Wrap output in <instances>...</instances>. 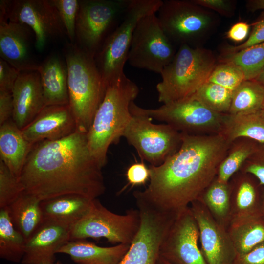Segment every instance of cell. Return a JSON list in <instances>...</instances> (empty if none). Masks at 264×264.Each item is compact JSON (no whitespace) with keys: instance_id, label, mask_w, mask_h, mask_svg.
I'll return each instance as SVG.
<instances>
[{"instance_id":"9","label":"cell","mask_w":264,"mask_h":264,"mask_svg":"<svg viewBox=\"0 0 264 264\" xmlns=\"http://www.w3.org/2000/svg\"><path fill=\"white\" fill-rule=\"evenodd\" d=\"M130 110L163 122L180 132L194 135L220 133L226 114L214 112L192 97L155 109L142 108L133 101Z\"/></svg>"},{"instance_id":"10","label":"cell","mask_w":264,"mask_h":264,"mask_svg":"<svg viewBox=\"0 0 264 264\" xmlns=\"http://www.w3.org/2000/svg\"><path fill=\"white\" fill-rule=\"evenodd\" d=\"M132 116L122 136L151 166L163 163L180 148L182 134L167 124H155L147 115L131 111Z\"/></svg>"},{"instance_id":"21","label":"cell","mask_w":264,"mask_h":264,"mask_svg":"<svg viewBox=\"0 0 264 264\" xmlns=\"http://www.w3.org/2000/svg\"><path fill=\"white\" fill-rule=\"evenodd\" d=\"M263 216L261 186L253 176L242 173L232 186L230 224Z\"/></svg>"},{"instance_id":"41","label":"cell","mask_w":264,"mask_h":264,"mask_svg":"<svg viewBox=\"0 0 264 264\" xmlns=\"http://www.w3.org/2000/svg\"><path fill=\"white\" fill-rule=\"evenodd\" d=\"M264 42V18L257 22L247 39L242 44L229 49L230 54Z\"/></svg>"},{"instance_id":"3","label":"cell","mask_w":264,"mask_h":264,"mask_svg":"<svg viewBox=\"0 0 264 264\" xmlns=\"http://www.w3.org/2000/svg\"><path fill=\"white\" fill-rule=\"evenodd\" d=\"M139 92L137 85L124 73L107 86L104 98L87 133L89 149L103 167L110 146L116 143L132 116L130 105Z\"/></svg>"},{"instance_id":"35","label":"cell","mask_w":264,"mask_h":264,"mask_svg":"<svg viewBox=\"0 0 264 264\" xmlns=\"http://www.w3.org/2000/svg\"><path fill=\"white\" fill-rule=\"evenodd\" d=\"M245 80L244 73L239 67L225 62L215 66L208 81L233 91Z\"/></svg>"},{"instance_id":"43","label":"cell","mask_w":264,"mask_h":264,"mask_svg":"<svg viewBox=\"0 0 264 264\" xmlns=\"http://www.w3.org/2000/svg\"><path fill=\"white\" fill-rule=\"evenodd\" d=\"M13 112L12 92L0 91V126L12 119Z\"/></svg>"},{"instance_id":"40","label":"cell","mask_w":264,"mask_h":264,"mask_svg":"<svg viewBox=\"0 0 264 264\" xmlns=\"http://www.w3.org/2000/svg\"><path fill=\"white\" fill-rule=\"evenodd\" d=\"M150 170L143 162L131 165L126 172L127 179L129 184L134 186L145 184L150 179Z\"/></svg>"},{"instance_id":"30","label":"cell","mask_w":264,"mask_h":264,"mask_svg":"<svg viewBox=\"0 0 264 264\" xmlns=\"http://www.w3.org/2000/svg\"><path fill=\"white\" fill-rule=\"evenodd\" d=\"M264 109V86L255 80H245L233 91L228 113H255Z\"/></svg>"},{"instance_id":"36","label":"cell","mask_w":264,"mask_h":264,"mask_svg":"<svg viewBox=\"0 0 264 264\" xmlns=\"http://www.w3.org/2000/svg\"><path fill=\"white\" fill-rule=\"evenodd\" d=\"M22 191L18 178L0 160V209L8 207Z\"/></svg>"},{"instance_id":"23","label":"cell","mask_w":264,"mask_h":264,"mask_svg":"<svg viewBox=\"0 0 264 264\" xmlns=\"http://www.w3.org/2000/svg\"><path fill=\"white\" fill-rule=\"evenodd\" d=\"M45 106L69 104L67 69L57 55L48 56L39 66Z\"/></svg>"},{"instance_id":"25","label":"cell","mask_w":264,"mask_h":264,"mask_svg":"<svg viewBox=\"0 0 264 264\" xmlns=\"http://www.w3.org/2000/svg\"><path fill=\"white\" fill-rule=\"evenodd\" d=\"M129 244L101 247L85 240H71L57 253L69 255L79 264H117L127 252Z\"/></svg>"},{"instance_id":"1","label":"cell","mask_w":264,"mask_h":264,"mask_svg":"<svg viewBox=\"0 0 264 264\" xmlns=\"http://www.w3.org/2000/svg\"><path fill=\"white\" fill-rule=\"evenodd\" d=\"M102 167L92 155L87 133L76 131L33 145L19 181L41 201L66 194L97 199L105 191Z\"/></svg>"},{"instance_id":"11","label":"cell","mask_w":264,"mask_h":264,"mask_svg":"<svg viewBox=\"0 0 264 264\" xmlns=\"http://www.w3.org/2000/svg\"><path fill=\"white\" fill-rule=\"evenodd\" d=\"M140 223L137 209L132 208L124 214H118L95 199L87 214L71 227L70 239L71 241L104 238L113 244L130 245Z\"/></svg>"},{"instance_id":"49","label":"cell","mask_w":264,"mask_h":264,"mask_svg":"<svg viewBox=\"0 0 264 264\" xmlns=\"http://www.w3.org/2000/svg\"><path fill=\"white\" fill-rule=\"evenodd\" d=\"M263 213L264 215V186H261Z\"/></svg>"},{"instance_id":"28","label":"cell","mask_w":264,"mask_h":264,"mask_svg":"<svg viewBox=\"0 0 264 264\" xmlns=\"http://www.w3.org/2000/svg\"><path fill=\"white\" fill-rule=\"evenodd\" d=\"M227 230L237 255L247 253L264 242V216L231 223Z\"/></svg>"},{"instance_id":"26","label":"cell","mask_w":264,"mask_h":264,"mask_svg":"<svg viewBox=\"0 0 264 264\" xmlns=\"http://www.w3.org/2000/svg\"><path fill=\"white\" fill-rule=\"evenodd\" d=\"M41 202L37 197L22 191L17 198L6 207L14 226L25 240L43 220Z\"/></svg>"},{"instance_id":"13","label":"cell","mask_w":264,"mask_h":264,"mask_svg":"<svg viewBox=\"0 0 264 264\" xmlns=\"http://www.w3.org/2000/svg\"><path fill=\"white\" fill-rule=\"evenodd\" d=\"M0 14L26 25L35 34L36 48L41 51L51 40L66 34L59 13L50 0H0Z\"/></svg>"},{"instance_id":"14","label":"cell","mask_w":264,"mask_h":264,"mask_svg":"<svg viewBox=\"0 0 264 264\" xmlns=\"http://www.w3.org/2000/svg\"><path fill=\"white\" fill-rule=\"evenodd\" d=\"M192 1L165 0L156 16L165 34L173 43L190 44L210 25V17Z\"/></svg>"},{"instance_id":"51","label":"cell","mask_w":264,"mask_h":264,"mask_svg":"<svg viewBox=\"0 0 264 264\" xmlns=\"http://www.w3.org/2000/svg\"><path fill=\"white\" fill-rule=\"evenodd\" d=\"M262 113H263V114L264 116V110H263V111H262Z\"/></svg>"},{"instance_id":"46","label":"cell","mask_w":264,"mask_h":264,"mask_svg":"<svg viewBox=\"0 0 264 264\" xmlns=\"http://www.w3.org/2000/svg\"><path fill=\"white\" fill-rule=\"evenodd\" d=\"M251 7L253 10H264V0H256L251 2Z\"/></svg>"},{"instance_id":"38","label":"cell","mask_w":264,"mask_h":264,"mask_svg":"<svg viewBox=\"0 0 264 264\" xmlns=\"http://www.w3.org/2000/svg\"><path fill=\"white\" fill-rule=\"evenodd\" d=\"M241 169L242 173L253 176L260 185L264 186V144L259 143L256 150L247 159Z\"/></svg>"},{"instance_id":"8","label":"cell","mask_w":264,"mask_h":264,"mask_svg":"<svg viewBox=\"0 0 264 264\" xmlns=\"http://www.w3.org/2000/svg\"><path fill=\"white\" fill-rule=\"evenodd\" d=\"M133 195L140 216L138 230L117 264H156L160 249L176 214L164 211L135 191Z\"/></svg>"},{"instance_id":"33","label":"cell","mask_w":264,"mask_h":264,"mask_svg":"<svg viewBox=\"0 0 264 264\" xmlns=\"http://www.w3.org/2000/svg\"><path fill=\"white\" fill-rule=\"evenodd\" d=\"M226 62L239 67L246 80H255L264 69V42L230 54Z\"/></svg>"},{"instance_id":"24","label":"cell","mask_w":264,"mask_h":264,"mask_svg":"<svg viewBox=\"0 0 264 264\" xmlns=\"http://www.w3.org/2000/svg\"><path fill=\"white\" fill-rule=\"evenodd\" d=\"M33 146L12 119L0 126V160L18 178Z\"/></svg>"},{"instance_id":"15","label":"cell","mask_w":264,"mask_h":264,"mask_svg":"<svg viewBox=\"0 0 264 264\" xmlns=\"http://www.w3.org/2000/svg\"><path fill=\"white\" fill-rule=\"evenodd\" d=\"M199 238L198 225L189 206L175 216L159 256L172 264H207L198 246Z\"/></svg>"},{"instance_id":"44","label":"cell","mask_w":264,"mask_h":264,"mask_svg":"<svg viewBox=\"0 0 264 264\" xmlns=\"http://www.w3.org/2000/svg\"><path fill=\"white\" fill-rule=\"evenodd\" d=\"M250 25L245 22H238L233 24L227 32V37L236 42H242L247 37Z\"/></svg>"},{"instance_id":"7","label":"cell","mask_w":264,"mask_h":264,"mask_svg":"<svg viewBox=\"0 0 264 264\" xmlns=\"http://www.w3.org/2000/svg\"><path fill=\"white\" fill-rule=\"evenodd\" d=\"M131 1L79 0L75 23L77 45L94 57L106 39L120 22Z\"/></svg>"},{"instance_id":"42","label":"cell","mask_w":264,"mask_h":264,"mask_svg":"<svg viewBox=\"0 0 264 264\" xmlns=\"http://www.w3.org/2000/svg\"><path fill=\"white\" fill-rule=\"evenodd\" d=\"M233 264H264V242L242 255H237Z\"/></svg>"},{"instance_id":"34","label":"cell","mask_w":264,"mask_h":264,"mask_svg":"<svg viewBox=\"0 0 264 264\" xmlns=\"http://www.w3.org/2000/svg\"><path fill=\"white\" fill-rule=\"evenodd\" d=\"M233 92L207 81L191 97L214 112L226 114L229 112Z\"/></svg>"},{"instance_id":"31","label":"cell","mask_w":264,"mask_h":264,"mask_svg":"<svg viewBox=\"0 0 264 264\" xmlns=\"http://www.w3.org/2000/svg\"><path fill=\"white\" fill-rule=\"evenodd\" d=\"M26 240L14 226L7 208L0 209V257L14 263L21 262Z\"/></svg>"},{"instance_id":"29","label":"cell","mask_w":264,"mask_h":264,"mask_svg":"<svg viewBox=\"0 0 264 264\" xmlns=\"http://www.w3.org/2000/svg\"><path fill=\"white\" fill-rule=\"evenodd\" d=\"M232 185L217 178L203 192L198 200L205 206L213 218L227 228L231 220Z\"/></svg>"},{"instance_id":"19","label":"cell","mask_w":264,"mask_h":264,"mask_svg":"<svg viewBox=\"0 0 264 264\" xmlns=\"http://www.w3.org/2000/svg\"><path fill=\"white\" fill-rule=\"evenodd\" d=\"M12 120L23 129L45 106L41 78L37 71L21 72L12 91Z\"/></svg>"},{"instance_id":"45","label":"cell","mask_w":264,"mask_h":264,"mask_svg":"<svg viewBox=\"0 0 264 264\" xmlns=\"http://www.w3.org/2000/svg\"><path fill=\"white\" fill-rule=\"evenodd\" d=\"M196 4L214 9L220 12H226L230 10V2L225 0H197L192 1Z\"/></svg>"},{"instance_id":"18","label":"cell","mask_w":264,"mask_h":264,"mask_svg":"<svg viewBox=\"0 0 264 264\" xmlns=\"http://www.w3.org/2000/svg\"><path fill=\"white\" fill-rule=\"evenodd\" d=\"M71 227L43 220L26 240L22 264L54 263L58 250L70 241Z\"/></svg>"},{"instance_id":"27","label":"cell","mask_w":264,"mask_h":264,"mask_svg":"<svg viewBox=\"0 0 264 264\" xmlns=\"http://www.w3.org/2000/svg\"><path fill=\"white\" fill-rule=\"evenodd\" d=\"M220 134L230 143L239 138H246L264 144L262 111L245 114L226 113Z\"/></svg>"},{"instance_id":"16","label":"cell","mask_w":264,"mask_h":264,"mask_svg":"<svg viewBox=\"0 0 264 264\" xmlns=\"http://www.w3.org/2000/svg\"><path fill=\"white\" fill-rule=\"evenodd\" d=\"M190 207L198 225L200 250L207 264H233L237 253L227 228L213 218L199 200Z\"/></svg>"},{"instance_id":"47","label":"cell","mask_w":264,"mask_h":264,"mask_svg":"<svg viewBox=\"0 0 264 264\" xmlns=\"http://www.w3.org/2000/svg\"><path fill=\"white\" fill-rule=\"evenodd\" d=\"M255 80L264 86V69Z\"/></svg>"},{"instance_id":"32","label":"cell","mask_w":264,"mask_h":264,"mask_svg":"<svg viewBox=\"0 0 264 264\" xmlns=\"http://www.w3.org/2000/svg\"><path fill=\"white\" fill-rule=\"evenodd\" d=\"M259 143L246 138H239L232 142L226 155L220 165L217 179L220 182L228 183L231 176L241 169L255 152Z\"/></svg>"},{"instance_id":"17","label":"cell","mask_w":264,"mask_h":264,"mask_svg":"<svg viewBox=\"0 0 264 264\" xmlns=\"http://www.w3.org/2000/svg\"><path fill=\"white\" fill-rule=\"evenodd\" d=\"M32 144L45 140H56L77 131V126L69 105L47 106L34 119L21 130Z\"/></svg>"},{"instance_id":"50","label":"cell","mask_w":264,"mask_h":264,"mask_svg":"<svg viewBox=\"0 0 264 264\" xmlns=\"http://www.w3.org/2000/svg\"><path fill=\"white\" fill-rule=\"evenodd\" d=\"M63 264L60 263H57L54 264V263H44V264Z\"/></svg>"},{"instance_id":"39","label":"cell","mask_w":264,"mask_h":264,"mask_svg":"<svg viewBox=\"0 0 264 264\" xmlns=\"http://www.w3.org/2000/svg\"><path fill=\"white\" fill-rule=\"evenodd\" d=\"M20 72L0 58V91L12 92Z\"/></svg>"},{"instance_id":"37","label":"cell","mask_w":264,"mask_h":264,"mask_svg":"<svg viewBox=\"0 0 264 264\" xmlns=\"http://www.w3.org/2000/svg\"><path fill=\"white\" fill-rule=\"evenodd\" d=\"M57 10L71 43L75 39V23L79 7L77 0H51Z\"/></svg>"},{"instance_id":"12","label":"cell","mask_w":264,"mask_h":264,"mask_svg":"<svg viewBox=\"0 0 264 264\" xmlns=\"http://www.w3.org/2000/svg\"><path fill=\"white\" fill-rule=\"evenodd\" d=\"M176 52L156 14L153 13L138 22L132 35L127 62L132 67L160 74Z\"/></svg>"},{"instance_id":"20","label":"cell","mask_w":264,"mask_h":264,"mask_svg":"<svg viewBox=\"0 0 264 264\" xmlns=\"http://www.w3.org/2000/svg\"><path fill=\"white\" fill-rule=\"evenodd\" d=\"M29 27L0 14V56L20 72L38 71L29 51Z\"/></svg>"},{"instance_id":"4","label":"cell","mask_w":264,"mask_h":264,"mask_svg":"<svg viewBox=\"0 0 264 264\" xmlns=\"http://www.w3.org/2000/svg\"><path fill=\"white\" fill-rule=\"evenodd\" d=\"M64 56L67 69L68 105L77 131L87 133L106 88L93 56L71 43L66 44Z\"/></svg>"},{"instance_id":"2","label":"cell","mask_w":264,"mask_h":264,"mask_svg":"<svg viewBox=\"0 0 264 264\" xmlns=\"http://www.w3.org/2000/svg\"><path fill=\"white\" fill-rule=\"evenodd\" d=\"M179 149L163 163L150 165L147 187L137 191L166 212L177 214L197 200L217 177L231 143L220 133H182Z\"/></svg>"},{"instance_id":"5","label":"cell","mask_w":264,"mask_h":264,"mask_svg":"<svg viewBox=\"0 0 264 264\" xmlns=\"http://www.w3.org/2000/svg\"><path fill=\"white\" fill-rule=\"evenodd\" d=\"M210 51L187 44L179 46L173 60L160 73L156 88L159 102L189 98L205 83L216 66Z\"/></svg>"},{"instance_id":"6","label":"cell","mask_w":264,"mask_h":264,"mask_svg":"<svg viewBox=\"0 0 264 264\" xmlns=\"http://www.w3.org/2000/svg\"><path fill=\"white\" fill-rule=\"evenodd\" d=\"M161 0H131L120 22L107 37L94 59L106 88L114 79L124 73L134 31L140 20L156 13Z\"/></svg>"},{"instance_id":"48","label":"cell","mask_w":264,"mask_h":264,"mask_svg":"<svg viewBox=\"0 0 264 264\" xmlns=\"http://www.w3.org/2000/svg\"><path fill=\"white\" fill-rule=\"evenodd\" d=\"M156 264H172L166 260L159 256Z\"/></svg>"},{"instance_id":"22","label":"cell","mask_w":264,"mask_h":264,"mask_svg":"<svg viewBox=\"0 0 264 264\" xmlns=\"http://www.w3.org/2000/svg\"><path fill=\"white\" fill-rule=\"evenodd\" d=\"M77 194H66L41 201L44 220L72 227L91 209L93 200Z\"/></svg>"}]
</instances>
